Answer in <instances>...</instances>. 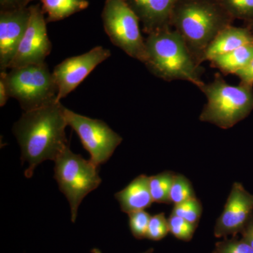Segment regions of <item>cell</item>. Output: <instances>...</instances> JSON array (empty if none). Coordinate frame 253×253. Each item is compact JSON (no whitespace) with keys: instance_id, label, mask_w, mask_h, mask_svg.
Segmentation results:
<instances>
[{"instance_id":"cell-24","label":"cell","mask_w":253,"mask_h":253,"mask_svg":"<svg viewBox=\"0 0 253 253\" xmlns=\"http://www.w3.org/2000/svg\"><path fill=\"white\" fill-rule=\"evenodd\" d=\"M169 233L168 219L164 213H158L151 216L148 226L146 239L151 241H161Z\"/></svg>"},{"instance_id":"cell-5","label":"cell","mask_w":253,"mask_h":253,"mask_svg":"<svg viewBox=\"0 0 253 253\" xmlns=\"http://www.w3.org/2000/svg\"><path fill=\"white\" fill-rule=\"evenodd\" d=\"M54 178L60 191L67 198L71 208V221L77 219L78 210L86 195L101 183L99 166L66 148L54 161Z\"/></svg>"},{"instance_id":"cell-4","label":"cell","mask_w":253,"mask_h":253,"mask_svg":"<svg viewBox=\"0 0 253 253\" xmlns=\"http://www.w3.org/2000/svg\"><path fill=\"white\" fill-rule=\"evenodd\" d=\"M208 102L200 121L227 129L243 121L253 110V86L241 83L231 85L220 75L201 87Z\"/></svg>"},{"instance_id":"cell-8","label":"cell","mask_w":253,"mask_h":253,"mask_svg":"<svg viewBox=\"0 0 253 253\" xmlns=\"http://www.w3.org/2000/svg\"><path fill=\"white\" fill-rule=\"evenodd\" d=\"M64 113L68 126L77 133L91 161L98 166L107 162L123 138L104 121L82 116L66 107Z\"/></svg>"},{"instance_id":"cell-21","label":"cell","mask_w":253,"mask_h":253,"mask_svg":"<svg viewBox=\"0 0 253 253\" xmlns=\"http://www.w3.org/2000/svg\"><path fill=\"white\" fill-rule=\"evenodd\" d=\"M168 219L169 233L176 239L184 241H189L192 239L197 224H192L173 213Z\"/></svg>"},{"instance_id":"cell-12","label":"cell","mask_w":253,"mask_h":253,"mask_svg":"<svg viewBox=\"0 0 253 253\" xmlns=\"http://www.w3.org/2000/svg\"><path fill=\"white\" fill-rule=\"evenodd\" d=\"M29 6L12 10H0V70L6 71L14 59L27 29Z\"/></svg>"},{"instance_id":"cell-29","label":"cell","mask_w":253,"mask_h":253,"mask_svg":"<svg viewBox=\"0 0 253 253\" xmlns=\"http://www.w3.org/2000/svg\"><path fill=\"white\" fill-rule=\"evenodd\" d=\"M242 239L253 249V215L241 233Z\"/></svg>"},{"instance_id":"cell-26","label":"cell","mask_w":253,"mask_h":253,"mask_svg":"<svg viewBox=\"0 0 253 253\" xmlns=\"http://www.w3.org/2000/svg\"><path fill=\"white\" fill-rule=\"evenodd\" d=\"M241 80V83L253 85V59L244 68L235 73Z\"/></svg>"},{"instance_id":"cell-18","label":"cell","mask_w":253,"mask_h":253,"mask_svg":"<svg viewBox=\"0 0 253 253\" xmlns=\"http://www.w3.org/2000/svg\"><path fill=\"white\" fill-rule=\"evenodd\" d=\"M175 173L165 171L156 175L149 176V188L154 202L170 204L169 192Z\"/></svg>"},{"instance_id":"cell-22","label":"cell","mask_w":253,"mask_h":253,"mask_svg":"<svg viewBox=\"0 0 253 253\" xmlns=\"http://www.w3.org/2000/svg\"><path fill=\"white\" fill-rule=\"evenodd\" d=\"M230 16L239 18L253 17V0H217Z\"/></svg>"},{"instance_id":"cell-15","label":"cell","mask_w":253,"mask_h":253,"mask_svg":"<svg viewBox=\"0 0 253 253\" xmlns=\"http://www.w3.org/2000/svg\"><path fill=\"white\" fill-rule=\"evenodd\" d=\"M253 44V34L247 28L229 26L221 31L211 43L204 56V61H211L216 56L238 48Z\"/></svg>"},{"instance_id":"cell-13","label":"cell","mask_w":253,"mask_h":253,"mask_svg":"<svg viewBox=\"0 0 253 253\" xmlns=\"http://www.w3.org/2000/svg\"><path fill=\"white\" fill-rule=\"evenodd\" d=\"M149 35L169 28L173 11L179 0H125Z\"/></svg>"},{"instance_id":"cell-10","label":"cell","mask_w":253,"mask_h":253,"mask_svg":"<svg viewBox=\"0 0 253 253\" xmlns=\"http://www.w3.org/2000/svg\"><path fill=\"white\" fill-rule=\"evenodd\" d=\"M111 55L109 49L97 46L85 54L68 58L57 65L52 73L58 88L57 101L76 89L98 65Z\"/></svg>"},{"instance_id":"cell-7","label":"cell","mask_w":253,"mask_h":253,"mask_svg":"<svg viewBox=\"0 0 253 253\" xmlns=\"http://www.w3.org/2000/svg\"><path fill=\"white\" fill-rule=\"evenodd\" d=\"M101 17L105 31L113 44L144 63L146 44L139 28L140 21L126 1L106 0Z\"/></svg>"},{"instance_id":"cell-14","label":"cell","mask_w":253,"mask_h":253,"mask_svg":"<svg viewBox=\"0 0 253 253\" xmlns=\"http://www.w3.org/2000/svg\"><path fill=\"white\" fill-rule=\"evenodd\" d=\"M121 211L129 214L136 211H145L154 203L149 188V176L141 174L124 189L115 194Z\"/></svg>"},{"instance_id":"cell-16","label":"cell","mask_w":253,"mask_h":253,"mask_svg":"<svg viewBox=\"0 0 253 253\" xmlns=\"http://www.w3.org/2000/svg\"><path fill=\"white\" fill-rule=\"evenodd\" d=\"M46 14V23L56 22L80 12L89 6L86 0H40Z\"/></svg>"},{"instance_id":"cell-28","label":"cell","mask_w":253,"mask_h":253,"mask_svg":"<svg viewBox=\"0 0 253 253\" xmlns=\"http://www.w3.org/2000/svg\"><path fill=\"white\" fill-rule=\"evenodd\" d=\"M6 72V71H1L0 73V106L1 107L6 104L8 99L10 98L7 86H6V80H5Z\"/></svg>"},{"instance_id":"cell-9","label":"cell","mask_w":253,"mask_h":253,"mask_svg":"<svg viewBox=\"0 0 253 253\" xmlns=\"http://www.w3.org/2000/svg\"><path fill=\"white\" fill-rule=\"evenodd\" d=\"M29 21L9 69L44 63L51 51L46 31V18L40 4L29 6Z\"/></svg>"},{"instance_id":"cell-11","label":"cell","mask_w":253,"mask_h":253,"mask_svg":"<svg viewBox=\"0 0 253 253\" xmlns=\"http://www.w3.org/2000/svg\"><path fill=\"white\" fill-rule=\"evenodd\" d=\"M253 215V195L241 183H234L224 211L216 221L214 236L224 239L229 235L237 236Z\"/></svg>"},{"instance_id":"cell-30","label":"cell","mask_w":253,"mask_h":253,"mask_svg":"<svg viewBox=\"0 0 253 253\" xmlns=\"http://www.w3.org/2000/svg\"><path fill=\"white\" fill-rule=\"evenodd\" d=\"M91 252L92 253H102L101 252V251H100V250L97 249H94L91 250Z\"/></svg>"},{"instance_id":"cell-17","label":"cell","mask_w":253,"mask_h":253,"mask_svg":"<svg viewBox=\"0 0 253 253\" xmlns=\"http://www.w3.org/2000/svg\"><path fill=\"white\" fill-rule=\"evenodd\" d=\"M253 59V44L241 46L211 60L212 66L224 73L235 74Z\"/></svg>"},{"instance_id":"cell-3","label":"cell","mask_w":253,"mask_h":253,"mask_svg":"<svg viewBox=\"0 0 253 253\" xmlns=\"http://www.w3.org/2000/svg\"><path fill=\"white\" fill-rule=\"evenodd\" d=\"M229 16L219 3L179 0L170 25L182 37L195 61L201 66L208 46L221 31L230 26Z\"/></svg>"},{"instance_id":"cell-1","label":"cell","mask_w":253,"mask_h":253,"mask_svg":"<svg viewBox=\"0 0 253 253\" xmlns=\"http://www.w3.org/2000/svg\"><path fill=\"white\" fill-rule=\"evenodd\" d=\"M64 106L56 101L32 111H25L14 125L13 131L21 150V161L29 167L25 176L31 178L38 165L55 161L69 146Z\"/></svg>"},{"instance_id":"cell-27","label":"cell","mask_w":253,"mask_h":253,"mask_svg":"<svg viewBox=\"0 0 253 253\" xmlns=\"http://www.w3.org/2000/svg\"><path fill=\"white\" fill-rule=\"evenodd\" d=\"M33 0H0V9L12 10L28 7Z\"/></svg>"},{"instance_id":"cell-6","label":"cell","mask_w":253,"mask_h":253,"mask_svg":"<svg viewBox=\"0 0 253 253\" xmlns=\"http://www.w3.org/2000/svg\"><path fill=\"white\" fill-rule=\"evenodd\" d=\"M10 97L17 100L25 111L57 101L58 88L46 63L11 69L5 75Z\"/></svg>"},{"instance_id":"cell-20","label":"cell","mask_w":253,"mask_h":253,"mask_svg":"<svg viewBox=\"0 0 253 253\" xmlns=\"http://www.w3.org/2000/svg\"><path fill=\"white\" fill-rule=\"evenodd\" d=\"M202 204L196 197L181 204L174 205L172 213L192 224L198 225L202 214Z\"/></svg>"},{"instance_id":"cell-31","label":"cell","mask_w":253,"mask_h":253,"mask_svg":"<svg viewBox=\"0 0 253 253\" xmlns=\"http://www.w3.org/2000/svg\"><path fill=\"white\" fill-rule=\"evenodd\" d=\"M153 252H154V249H151L148 250V251H146V252L143 253H152Z\"/></svg>"},{"instance_id":"cell-25","label":"cell","mask_w":253,"mask_h":253,"mask_svg":"<svg viewBox=\"0 0 253 253\" xmlns=\"http://www.w3.org/2000/svg\"><path fill=\"white\" fill-rule=\"evenodd\" d=\"M212 253H253V249L242 239L234 236L217 242Z\"/></svg>"},{"instance_id":"cell-2","label":"cell","mask_w":253,"mask_h":253,"mask_svg":"<svg viewBox=\"0 0 253 253\" xmlns=\"http://www.w3.org/2000/svg\"><path fill=\"white\" fill-rule=\"evenodd\" d=\"M145 44L144 64L155 76L166 81L189 82L199 89L204 85L201 66L175 30L168 28L151 33L145 39Z\"/></svg>"},{"instance_id":"cell-23","label":"cell","mask_w":253,"mask_h":253,"mask_svg":"<svg viewBox=\"0 0 253 253\" xmlns=\"http://www.w3.org/2000/svg\"><path fill=\"white\" fill-rule=\"evenodd\" d=\"M128 215L129 228L134 237L137 239L146 238L151 214L145 211H140L129 213Z\"/></svg>"},{"instance_id":"cell-19","label":"cell","mask_w":253,"mask_h":253,"mask_svg":"<svg viewBox=\"0 0 253 253\" xmlns=\"http://www.w3.org/2000/svg\"><path fill=\"white\" fill-rule=\"evenodd\" d=\"M194 198L196 194L189 179L182 174H175L169 192L171 204H181Z\"/></svg>"}]
</instances>
